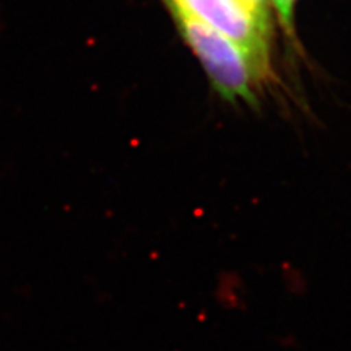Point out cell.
Instances as JSON below:
<instances>
[{"instance_id":"cell-4","label":"cell","mask_w":351,"mask_h":351,"mask_svg":"<svg viewBox=\"0 0 351 351\" xmlns=\"http://www.w3.org/2000/svg\"><path fill=\"white\" fill-rule=\"evenodd\" d=\"M252 3H254L262 14H265L268 16H271V3L269 0H250Z\"/></svg>"},{"instance_id":"cell-1","label":"cell","mask_w":351,"mask_h":351,"mask_svg":"<svg viewBox=\"0 0 351 351\" xmlns=\"http://www.w3.org/2000/svg\"><path fill=\"white\" fill-rule=\"evenodd\" d=\"M170 14H183L217 31L243 53L263 88L272 78L271 16L250 0H162Z\"/></svg>"},{"instance_id":"cell-2","label":"cell","mask_w":351,"mask_h":351,"mask_svg":"<svg viewBox=\"0 0 351 351\" xmlns=\"http://www.w3.org/2000/svg\"><path fill=\"white\" fill-rule=\"evenodd\" d=\"M171 16L180 36L199 59L214 91L228 103L256 108L262 86L237 46L191 16L176 12Z\"/></svg>"},{"instance_id":"cell-3","label":"cell","mask_w":351,"mask_h":351,"mask_svg":"<svg viewBox=\"0 0 351 351\" xmlns=\"http://www.w3.org/2000/svg\"><path fill=\"white\" fill-rule=\"evenodd\" d=\"M271 6L277 10L282 28L289 36L293 34V15L295 0H269Z\"/></svg>"}]
</instances>
